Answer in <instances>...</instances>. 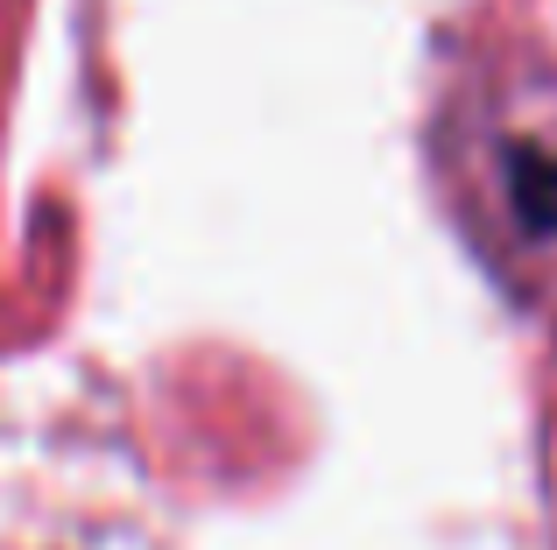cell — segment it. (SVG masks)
<instances>
[{"label": "cell", "mask_w": 557, "mask_h": 550, "mask_svg": "<svg viewBox=\"0 0 557 550\" xmlns=\"http://www.w3.org/2000/svg\"><path fill=\"white\" fill-rule=\"evenodd\" d=\"M508 205L530 234H557V155L508 149Z\"/></svg>", "instance_id": "obj_1"}]
</instances>
